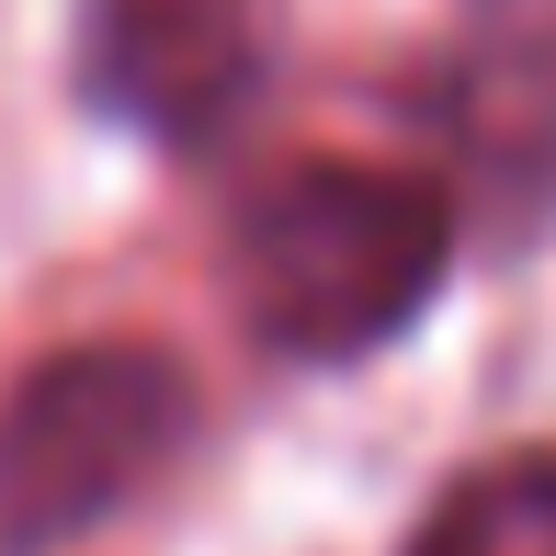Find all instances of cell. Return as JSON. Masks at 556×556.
Instances as JSON below:
<instances>
[{
    "mask_svg": "<svg viewBox=\"0 0 556 556\" xmlns=\"http://www.w3.org/2000/svg\"><path fill=\"white\" fill-rule=\"evenodd\" d=\"M454 205L420 170L295 160L227 227V285L262 352L285 364H364L443 295Z\"/></svg>",
    "mask_w": 556,
    "mask_h": 556,
    "instance_id": "cell-1",
    "label": "cell"
},
{
    "mask_svg": "<svg viewBox=\"0 0 556 556\" xmlns=\"http://www.w3.org/2000/svg\"><path fill=\"white\" fill-rule=\"evenodd\" d=\"M193 375L148 341H80L46 352L0 397V556H58L103 534L125 500L182 454Z\"/></svg>",
    "mask_w": 556,
    "mask_h": 556,
    "instance_id": "cell-2",
    "label": "cell"
},
{
    "mask_svg": "<svg viewBox=\"0 0 556 556\" xmlns=\"http://www.w3.org/2000/svg\"><path fill=\"white\" fill-rule=\"evenodd\" d=\"M262 58H273L262 0H91V23H80L91 103L170 148L227 137L262 91Z\"/></svg>",
    "mask_w": 556,
    "mask_h": 556,
    "instance_id": "cell-3",
    "label": "cell"
},
{
    "mask_svg": "<svg viewBox=\"0 0 556 556\" xmlns=\"http://www.w3.org/2000/svg\"><path fill=\"white\" fill-rule=\"evenodd\" d=\"M397 556H556V454H489L420 511V534Z\"/></svg>",
    "mask_w": 556,
    "mask_h": 556,
    "instance_id": "cell-4",
    "label": "cell"
}]
</instances>
